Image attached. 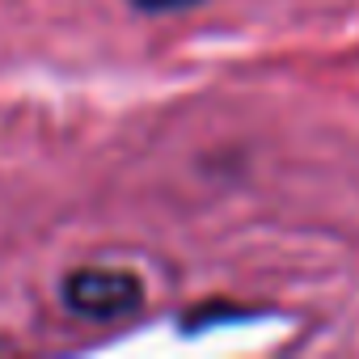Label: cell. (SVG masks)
I'll return each mask as SVG.
<instances>
[{
    "instance_id": "2",
    "label": "cell",
    "mask_w": 359,
    "mask_h": 359,
    "mask_svg": "<svg viewBox=\"0 0 359 359\" xmlns=\"http://www.w3.org/2000/svg\"><path fill=\"white\" fill-rule=\"evenodd\" d=\"M131 5H135L140 13H177V9L199 5V0H131Z\"/></svg>"
},
{
    "instance_id": "1",
    "label": "cell",
    "mask_w": 359,
    "mask_h": 359,
    "mask_svg": "<svg viewBox=\"0 0 359 359\" xmlns=\"http://www.w3.org/2000/svg\"><path fill=\"white\" fill-rule=\"evenodd\" d=\"M60 292H64V304L89 321H118L135 313L144 300V283L118 266H76Z\"/></svg>"
}]
</instances>
